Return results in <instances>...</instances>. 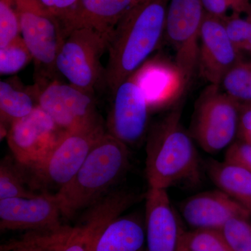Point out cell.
I'll use <instances>...</instances> for the list:
<instances>
[{
    "instance_id": "6da1fadb",
    "label": "cell",
    "mask_w": 251,
    "mask_h": 251,
    "mask_svg": "<svg viewBox=\"0 0 251 251\" xmlns=\"http://www.w3.org/2000/svg\"><path fill=\"white\" fill-rule=\"evenodd\" d=\"M170 0H143L117 23L110 35L104 82L113 94L147 62L164 36Z\"/></svg>"
},
{
    "instance_id": "7a4b0ae2",
    "label": "cell",
    "mask_w": 251,
    "mask_h": 251,
    "mask_svg": "<svg viewBox=\"0 0 251 251\" xmlns=\"http://www.w3.org/2000/svg\"><path fill=\"white\" fill-rule=\"evenodd\" d=\"M181 112L179 103L149 130L145 169L149 188L167 190L201 181L199 155L194 140L181 124Z\"/></svg>"
},
{
    "instance_id": "3957f363",
    "label": "cell",
    "mask_w": 251,
    "mask_h": 251,
    "mask_svg": "<svg viewBox=\"0 0 251 251\" xmlns=\"http://www.w3.org/2000/svg\"><path fill=\"white\" fill-rule=\"evenodd\" d=\"M129 166L128 147L106 132L73 179L54 194L62 216L72 217L110 192Z\"/></svg>"
},
{
    "instance_id": "277c9868",
    "label": "cell",
    "mask_w": 251,
    "mask_h": 251,
    "mask_svg": "<svg viewBox=\"0 0 251 251\" xmlns=\"http://www.w3.org/2000/svg\"><path fill=\"white\" fill-rule=\"evenodd\" d=\"M239 117V102L221 86L209 85L195 105L189 133L204 151L218 153L237 136Z\"/></svg>"
},
{
    "instance_id": "5b68a950",
    "label": "cell",
    "mask_w": 251,
    "mask_h": 251,
    "mask_svg": "<svg viewBox=\"0 0 251 251\" xmlns=\"http://www.w3.org/2000/svg\"><path fill=\"white\" fill-rule=\"evenodd\" d=\"M110 35L91 28L72 31L64 39L57 54V72L71 85L94 94L97 85L104 80L105 69L100 59L108 50Z\"/></svg>"
},
{
    "instance_id": "8992f818",
    "label": "cell",
    "mask_w": 251,
    "mask_h": 251,
    "mask_svg": "<svg viewBox=\"0 0 251 251\" xmlns=\"http://www.w3.org/2000/svg\"><path fill=\"white\" fill-rule=\"evenodd\" d=\"M21 36L44 77L57 72L55 61L65 36L57 18L40 0H14Z\"/></svg>"
},
{
    "instance_id": "52a82bcc",
    "label": "cell",
    "mask_w": 251,
    "mask_h": 251,
    "mask_svg": "<svg viewBox=\"0 0 251 251\" xmlns=\"http://www.w3.org/2000/svg\"><path fill=\"white\" fill-rule=\"evenodd\" d=\"M106 132L102 120L66 131L45 160L30 169L36 179L60 189L75 176L94 145Z\"/></svg>"
},
{
    "instance_id": "ba28073f",
    "label": "cell",
    "mask_w": 251,
    "mask_h": 251,
    "mask_svg": "<svg viewBox=\"0 0 251 251\" xmlns=\"http://www.w3.org/2000/svg\"><path fill=\"white\" fill-rule=\"evenodd\" d=\"M202 0H170L164 36L188 86L197 72L200 36L204 19Z\"/></svg>"
},
{
    "instance_id": "9c48e42d",
    "label": "cell",
    "mask_w": 251,
    "mask_h": 251,
    "mask_svg": "<svg viewBox=\"0 0 251 251\" xmlns=\"http://www.w3.org/2000/svg\"><path fill=\"white\" fill-rule=\"evenodd\" d=\"M65 132L37 105L11 125L6 137L15 159L23 168L31 169L45 160Z\"/></svg>"
},
{
    "instance_id": "30bf717a",
    "label": "cell",
    "mask_w": 251,
    "mask_h": 251,
    "mask_svg": "<svg viewBox=\"0 0 251 251\" xmlns=\"http://www.w3.org/2000/svg\"><path fill=\"white\" fill-rule=\"evenodd\" d=\"M112 94L107 133L128 147L139 145L148 135L151 110L134 74Z\"/></svg>"
},
{
    "instance_id": "8fae6325",
    "label": "cell",
    "mask_w": 251,
    "mask_h": 251,
    "mask_svg": "<svg viewBox=\"0 0 251 251\" xmlns=\"http://www.w3.org/2000/svg\"><path fill=\"white\" fill-rule=\"evenodd\" d=\"M38 105L64 131L101 121L94 94L60 82L49 83L37 99Z\"/></svg>"
},
{
    "instance_id": "7c38bea8",
    "label": "cell",
    "mask_w": 251,
    "mask_h": 251,
    "mask_svg": "<svg viewBox=\"0 0 251 251\" xmlns=\"http://www.w3.org/2000/svg\"><path fill=\"white\" fill-rule=\"evenodd\" d=\"M139 200V195L126 190L110 191L87 208L62 251H94L106 226Z\"/></svg>"
},
{
    "instance_id": "4fadbf2b",
    "label": "cell",
    "mask_w": 251,
    "mask_h": 251,
    "mask_svg": "<svg viewBox=\"0 0 251 251\" xmlns=\"http://www.w3.org/2000/svg\"><path fill=\"white\" fill-rule=\"evenodd\" d=\"M242 57L229 40L222 18L205 14L198 51L200 75L209 85L221 86L225 75Z\"/></svg>"
},
{
    "instance_id": "5bb4252c",
    "label": "cell",
    "mask_w": 251,
    "mask_h": 251,
    "mask_svg": "<svg viewBox=\"0 0 251 251\" xmlns=\"http://www.w3.org/2000/svg\"><path fill=\"white\" fill-rule=\"evenodd\" d=\"M62 216L55 195L0 200L1 230L37 231L58 228Z\"/></svg>"
},
{
    "instance_id": "9a60e30c",
    "label": "cell",
    "mask_w": 251,
    "mask_h": 251,
    "mask_svg": "<svg viewBox=\"0 0 251 251\" xmlns=\"http://www.w3.org/2000/svg\"><path fill=\"white\" fill-rule=\"evenodd\" d=\"M133 74L145 92L151 111L174 108L188 87L175 61L164 57L147 61Z\"/></svg>"
},
{
    "instance_id": "2e32d148",
    "label": "cell",
    "mask_w": 251,
    "mask_h": 251,
    "mask_svg": "<svg viewBox=\"0 0 251 251\" xmlns=\"http://www.w3.org/2000/svg\"><path fill=\"white\" fill-rule=\"evenodd\" d=\"M146 251H179L185 231L167 190L149 188L145 194Z\"/></svg>"
},
{
    "instance_id": "e0dca14e",
    "label": "cell",
    "mask_w": 251,
    "mask_h": 251,
    "mask_svg": "<svg viewBox=\"0 0 251 251\" xmlns=\"http://www.w3.org/2000/svg\"><path fill=\"white\" fill-rule=\"evenodd\" d=\"M180 210L193 229H220L233 218L251 217L246 208L219 189L187 198L181 202Z\"/></svg>"
},
{
    "instance_id": "ac0fdd59",
    "label": "cell",
    "mask_w": 251,
    "mask_h": 251,
    "mask_svg": "<svg viewBox=\"0 0 251 251\" xmlns=\"http://www.w3.org/2000/svg\"><path fill=\"white\" fill-rule=\"evenodd\" d=\"M143 0H79L59 20L65 38L72 31L91 28L111 34L117 23Z\"/></svg>"
},
{
    "instance_id": "d6986e66",
    "label": "cell",
    "mask_w": 251,
    "mask_h": 251,
    "mask_svg": "<svg viewBox=\"0 0 251 251\" xmlns=\"http://www.w3.org/2000/svg\"><path fill=\"white\" fill-rule=\"evenodd\" d=\"M145 226L134 215L120 216L103 229L94 251H144Z\"/></svg>"
},
{
    "instance_id": "ffe728a7",
    "label": "cell",
    "mask_w": 251,
    "mask_h": 251,
    "mask_svg": "<svg viewBox=\"0 0 251 251\" xmlns=\"http://www.w3.org/2000/svg\"><path fill=\"white\" fill-rule=\"evenodd\" d=\"M205 169L211 181L221 191L242 204L251 214V173L226 161H206Z\"/></svg>"
},
{
    "instance_id": "44dd1931",
    "label": "cell",
    "mask_w": 251,
    "mask_h": 251,
    "mask_svg": "<svg viewBox=\"0 0 251 251\" xmlns=\"http://www.w3.org/2000/svg\"><path fill=\"white\" fill-rule=\"evenodd\" d=\"M74 229L63 225L56 229L28 231L19 239L1 246V251H62Z\"/></svg>"
},
{
    "instance_id": "7402d4cb",
    "label": "cell",
    "mask_w": 251,
    "mask_h": 251,
    "mask_svg": "<svg viewBox=\"0 0 251 251\" xmlns=\"http://www.w3.org/2000/svg\"><path fill=\"white\" fill-rule=\"evenodd\" d=\"M30 94L16 88L8 81L0 82V116L1 125L9 126L27 116L37 106Z\"/></svg>"
},
{
    "instance_id": "603a6c76",
    "label": "cell",
    "mask_w": 251,
    "mask_h": 251,
    "mask_svg": "<svg viewBox=\"0 0 251 251\" xmlns=\"http://www.w3.org/2000/svg\"><path fill=\"white\" fill-rule=\"evenodd\" d=\"M221 87L239 103H251V59H239L225 75Z\"/></svg>"
},
{
    "instance_id": "cb8c5ba5",
    "label": "cell",
    "mask_w": 251,
    "mask_h": 251,
    "mask_svg": "<svg viewBox=\"0 0 251 251\" xmlns=\"http://www.w3.org/2000/svg\"><path fill=\"white\" fill-rule=\"evenodd\" d=\"M21 165L14 158L6 157L0 163V200L33 198L38 196L27 187Z\"/></svg>"
},
{
    "instance_id": "d4e9b609",
    "label": "cell",
    "mask_w": 251,
    "mask_h": 251,
    "mask_svg": "<svg viewBox=\"0 0 251 251\" xmlns=\"http://www.w3.org/2000/svg\"><path fill=\"white\" fill-rule=\"evenodd\" d=\"M181 248L186 251H232L219 229H213L185 231Z\"/></svg>"
},
{
    "instance_id": "484cf974",
    "label": "cell",
    "mask_w": 251,
    "mask_h": 251,
    "mask_svg": "<svg viewBox=\"0 0 251 251\" xmlns=\"http://www.w3.org/2000/svg\"><path fill=\"white\" fill-rule=\"evenodd\" d=\"M33 59L32 54L22 36H18L0 49V74L11 75L26 67Z\"/></svg>"
},
{
    "instance_id": "4316f807",
    "label": "cell",
    "mask_w": 251,
    "mask_h": 251,
    "mask_svg": "<svg viewBox=\"0 0 251 251\" xmlns=\"http://www.w3.org/2000/svg\"><path fill=\"white\" fill-rule=\"evenodd\" d=\"M219 230L231 251H251L250 218H233Z\"/></svg>"
},
{
    "instance_id": "83f0119b",
    "label": "cell",
    "mask_w": 251,
    "mask_h": 251,
    "mask_svg": "<svg viewBox=\"0 0 251 251\" xmlns=\"http://www.w3.org/2000/svg\"><path fill=\"white\" fill-rule=\"evenodd\" d=\"M14 0H0V49L21 36Z\"/></svg>"
},
{
    "instance_id": "f1b7e54d",
    "label": "cell",
    "mask_w": 251,
    "mask_h": 251,
    "mask_svg": "<svg viewBox=\"0 0 251 251\" xmlns=\"http://www.w3.org/2000/svg\"><path fill=\"white\" fill-rule=\"evenodd\" d=\"M225 29L229 40L241 53L247 52L250 25L247 18L241 14L232 13L223 18Z\"/></svg>"
},
{
    "instance_id": "f546056e",
    "label": "cell",
    "mask_w": 251,
    "mask_h": 251,
    "mask_svg": "<svg viewBox=\"0 0 251 251\" xmlns=\"http://www.w3.org/2000/svg\"><path fill=\"white\" fill-rule=\"evenodd\" d=\"M202 3L205 14L220 18L227 16L229 10L242 15L251 9V0H202Z\"/></svg>"
},
{
    "instance_id": "4dcf8cb0",
    "label": "cell",
    "mask_w": 251,
    "mask_h": 251,
    "mask_svg": "<svg viewBox=\"0 0 251 251\" xmlns=\"http://www.w3.org/2000/svg\"><path fill=\"white\" fill-rule=\"evenodd\" d=\"M225 161L239 165L251 173V144L240 140L234 141L226 150Z\"/></svg>"
},
{
    "instance_id": "1f68e13d",
    "label": "cell",
    "mask_w": 251,
    "mask_h": 251,
    "mask_svg": "<svg viewBox=\"0 0 251 251\" xmlns=\"http://www.w3.org/2000/svg\"><path fill=\"white\" fill-rule=\"evenodd\" d=\"M238 140L251 144V102L239 103Z\"/></svg>"
},
{
    "instance_id": "d6a6232c",
    "label": "cell",
    "mask_w": 251,
    "mask_h": 251,
    "mask_svg": "<svg viewBox=\"0 0 251 251\" xmlns=\"http://www.w3.org/2000/svg\"><path fill=\"white\" fill-rule=\"evenodd\" d=\"M40 1L59 21L76 5L79 0H40Z\"/></svg>"
},
{
    "instance_id": "836d02e7",
    "label": "cell",
    "mask_w": 251,
    "mask_h": 251,
    "mask_svg": "<svg viewBox=\"0 0 251 251\" xmlns=\"http://www.w3.org/2000/svg\"><path fill=\"white\" fill-rule=\"evenodd\" d=\"M246 15H247L246 18H247L249 22V25H250V31H249V41H248L247 52H249V54H251V9Z\"/></svg>"
},
{
    "instance_id": "e575fe53",
    "label": "cell",
    "mask_w": 251,
    "mask_h": 251,
    "mask_svg": "<svg viewBox=\"0 0 251 251\" xmlns=\"http://www.w3.org/2000/svg\"><path fill=\"white\" fill-rule=\"evenodd\" d=\"M179 251H185L184 249H181V247H180V250Z\"/></svg>"
}]
</instances>
